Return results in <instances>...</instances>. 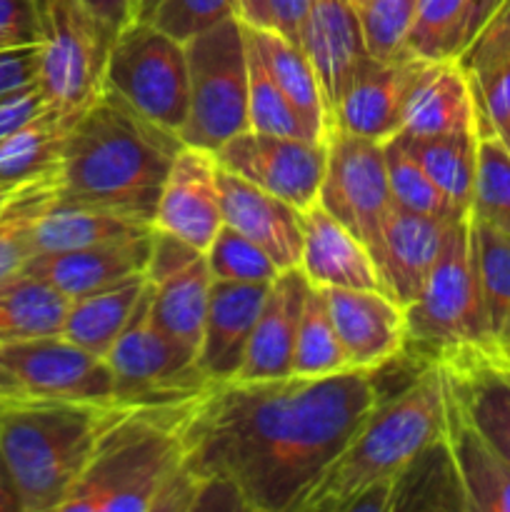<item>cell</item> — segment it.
I'll return each instance as SVG.
<instances>
[{"instance_id": "1", "label": "cell", "mask_w": 510, "mask_h": 512, "mask_svg": "<svg viewBox=\"0 0 510 512\" xmlns=\"http://www.w3.org/2000/svg\"><path fill=\"white\" fill-rule=\"evenodd\" d=\"M375 375L205 385L185 418V468L233 485L248 512H300L378 405Z\"/></svg>"}, {"instance_id": "2", "label": "cell", "mask_w": 510, "mask_h": 512, "mask_svg": "<svg viewBox=\"0 0 510 512\" xmlns=\"http://www.w3.org/2000/svg\"><path fill=\"white\" fill-rule=\"evenodd\" d=\"M178 133L145 118L115 90L70 125L60 158V200L115 210L153 225Z\"/></svg>"}, {"instance_id": "3", "label": "cell", "mask_w": 510, "mask_h": 512, "mask_svg": "<svg viewBox=\"0 0 510 512\" xmlns=\"http://www.w3.org/2000/svg\"><path fill=\"white\" fill-rule=\"evenodd\" d=\"M445 375L438 360H420L410 383L378 405L350 438L300 512H348L350 503L408 468L445 435Z\"/></svg>"}, {"instance_id": "4", "label": "cell", "mask_w": 510, "mask_h": 512, "mask_svg": "<svg viewBox=\"0 0 510 512\" xmlns=\"http://www.w3.org/2000/svg\"><path fill=\"white\" fill-rule=\"evenodd\" d=\"M190 400L118 405L60 512H153L160 490L185 465Z\"/></svg>"}, {"instance_id": "5", "label": "cell", "mask_w": 510, "mask_h": 512, "mask_svg": "<svg viewBox=\"0 0 510 512\" xmlns=\"http://www.w3.org/2000/svg\"><path fill=\"white\" fill-rule=\"evenodd\" d=\"M115 410L118 403L38 400L0 413V455L23 512H60Z\"/></svg>"}, {"instance_id": "6", "label": "cell", "mask_w": 510, "mask_h": 512, "mask_svg": "<svg viewBox=\"0 0 510 512\" xmlns=\"http://www.w3.org/2000/svg\"><path fill=\"white\" fill-rule=\"evenodd\" d=\"M408 345L418 360H433L458 348L490 345L488 318L475 270L470 213L453 220L443 250L425 278L418 298L405 305Z\"/></svg>"}, {"instance_id": "7", "label": "cell", "mask_w": 510, "mask_h": 512, "mask_svg": "<svg viewBox=\"0 0 510 512\" xmlns=\"http://www.w3.org/2000/svg\"><path fill=\"white\" fill-rule=\"evenodd\" d=\"M38 8V88L48 108L73 125L105 90L115 30L83 0H35Z\"/></svg>"}, {"instance_id": "8", "label": "cell", "mask_w": 510, "mask_h": 512, "mask_svg": "<svg viewBox=\"0 0 510 512\" xmlns=\"http://www.w3.org/2000/svg\"><path fill=\"white\" fill-rule=\"evenodd\" d=\"M188 55V120L185 145L218 153L228 140L250 130L248 45L240 18H228L185 43Z\"/></svg>"}, {"instance_id": "9", "label": "cell", "mask_w": 510, "mask_h": 512, "mask_svg": "<svg viewBox=\"0 0 510 512\" xmlns=\"http://www.w3.org/2000/svg\"><path fill=\"white\" fill-rule=\"evenodd\" d=\"M105 88L115 90L145 118L180 135L190 100L185 43L148 20H133L115 35Z\"/></svg>"}, {"instance_id": "10", "label": "cell", "mask_w": 510, "mask_h": 512, "mask_svg": "<svg viewBox=\"0 0 510 512\" xmlns=\"http://www.w3.org/2000/svg\"><path fill=\"white\" fill-rule=\"evenodd\" d=\"M105 360L113 370L118 405L173 403L210 385L198 358L170 340L155 320L150 283Z\"/></svg>"}, {"instance_id": "11", "label": "cell", "mask_w": 510, "mask_h": 512, "mask_svg": "<svg viewBox=\"0 0 510 512\" xmlns=\"http://www.w3.org/2000/svg\"><path fill=\"white\" fill-rule=\"evenodd\" d=\"M318 203L358 235L373 255L383 220L393 205L383 143L333 130Z\"/></svg>"}, {"instance_id": "12", "label": "cell", "mask_w": 510, "mask_h": 512, "mask_svg": "<svg viewBox=\"0 0 510 512\" xmlns=\"http://www.w3.org/2000/svg\"><path fill=\"white\" fill-rule=\"evenodd\" d=\"M0 363L38 400L85 405L115 403V378L108 360L63 335L0 345Z\"/></svg>"}, {"instance_id": "13", "label": "cell", "mask_w": 510, "mask_h": 512, "mask_svg": "<svg viewBox=\"0 0 510 512\" xmlns=\"http://www.w3.org/2000/svg\"><path fill=\"white\" fill-rule=\"evenodd\" d=\"M220 168L250 180L305 213L318 203L328 143L245 130L215 153Z\"/></svg>"}, {"instance_id": "14", "label": "cell", "mask_w": 510, "mask_h": 512, "mask_svg": "<svg viewBox=\"0 0 510 512\" xmlns=\"http://www.w3.org/2000/svg\"><path fill=\"white\" fill-rule=\"evenodd\" d=\"M153 228L175 235L203 253L210 248L223 228L220 163L213 150L195 145L178 150L160 190Z\"/></svg>"}, {"instance_id": "15", "label": "cell", "mask_w": 510, "mask_h": 512, "mask_svg": "<svg viewBox=\"0 0 510 512\" xmlns=\"http://www.w3.org/2000/svg\"><path fill=\"white\" fill-rule=\"evenodd\" d=\"M328 310L353 368L378 373L408 343L405 308L380 288H328Z\"/></svg>"}, {"instance_id": "16", "label": "cell", "mask_w": 510, "mask_h": 512, "mask_svg": "<svg viewBox=\"0 0 510 512\" xmlns=\"http://www.w3.org/2000/svg\"><path fill=\"white\" fill-rule=\"evenodd\" d=\"M423 63V58L410 53L395 60L370 58L335 105V130L375 143H385L398 135L410 88Z\"/></svg>"}, {"instance_id": "17", "label": "cell", "mask_w": 510, "mask_h": 512, "mask_svg": "<svg viewBox=\"0 0 510 512\" xmlns=\"http://www.w3.org/2000/svg\"><path fill=\"white\" fill-rule=\"evenodd\" d=\"M453 220L413 213L395 203L390 205L373 260L378 265L383 290L403 308L418 298L425 278L443 250Z\"/></svg>"}, {"instance_id": "18", "label": "cell", "mask_w": 510, "mask_h": 512, "mask_svg": "<svg viewBox=\"0 0 510 512\" xmlns=\"http://www.w3.org/2000/svg\"><path fill=\"white\" fill-rule=\"evenodd\" d=\"M450 395L463 405L475 428L510 463V368L495 360L490 345L440 353Z\"/></svg>"}, {"instance_id": "19", "label": "cell", "mask_w": 510, "mask_h": 512, "mask_svg": "<svg viewBox=\"0 0 510 512\" xmlns=\"http://www.w3.org/2000/svg\"><path fill=\"white\" fill-rule=\"evenodd\" d=\"M300 48L313 63L330 113L370 60L353 0H310Z\"/></svg>"}, {"instance_id": "20", "label": "cell", "mask_w": 510, "mask_h": 512, "mask_svg": "<svg viewBox=\"0 0 510 512\" xmlns=\"http://www.w3.org/2000/svg\"><path fill=\"white\" fill-rule=\"evenodd\" d=\"M223 223L243 233L273 258L280 270L298 268L303 253V213L278 195L220 168Z\"/></svg>"}, {"instance_id": "21", "label": "cell", "mask_w": 510, "mask_h": 512, "mask_svg": "<svg viewBox=\"0 0 510 512\" xmlns=\"http://www.w3.org/2000/svg\"><path fill=\"white\" fill-rule=\"evenodd\" d=\"M150 245L153 233L123 243L93 245L65 253H38L25 263L23 270L53 285L68 300H78L145 273Z\"/></svg>"}, {"instance_id": "22", "label": "cell", "mask_w": 510, "mask_h": 512, "mask_svg": "<svg viewBox=\"0 0 510 512\" xmlns=\"http://www.w3.org/2000/svg\"><path fill=\"white\" fill-rule=\"evenodd\" d=\"M308 285L300 268L283 270L268 285L235 380H280L293 375L295 338Z\"/></svg>"}, {"instance_id": "23", "label": "cell", "mask_w": 510, "mask_h": 512, "mask_svg": "<svg viewBox=\"0 0 510 512\" xmlns=\"http://www.w3.org/2000/svg\"><path fill=\"white\" fill-rule=\"evenodd\" d=\"M268 285L225 280H213L210 285L203 343L198 350V365L210 383H228L240 373Z\"/></svg>"}, {"instance_id": "24", "label": "cell", "mask_w": 510, "mask_h": 512, "mask_svg": "<svg viewBox=\"0 0 510 512\" xmlns=\"http://www.w3.org/2000/svg\"><path fill=\"white\" fill-rule=\"evenodd\" d=\"M300 270L318 288H380V273L368 245L335 220L320 203L303 213Z\"/></svg>"}, {"instance_id": "25", "label": "cell", "mask_w": 510, "mask_h": 512, "mask_svg": "<svg viewBox=\"0 0 510 512\" xmlns=\"http://www.w3.org/2000/svg\"><path fill=\"white\" fill-rule=\"evenodd\" d=\"M445 445L453 458L468 512H510V463L475 428L445 385Z\"/></svg>"}, {"instance_id": "26", "label": "cell", "mask_w": 510, "mask_h": 512, "mask_svg": "<svg viewBox=\"0 0 510 512\" xmlns=\"http://www.w3.org/2000/svg\"><path fill=\"white\" fill-rule=\"evenodd\" d=\"M478 130L470 75L458 58L425 60L405 103L403 128L408 138Z\"/></svg>"}, {"instance_id": "27", "label": "cell", "mask_w": 510, "mask_h": 512, "mask_svg": "<svg viewBox=\"0 0 510 512\" xmlns=\"http://www.w3.org/2000/svg\"><path fill=\"white\" fill-rule=\"evenodd\" d=\"M245 28L253 38L265 68L278 80L283 93L288 95L293 108L298 110L303 123L310 128L313 138L318 143H328L335 130L333 113H330L323 85H320L318 73H315L305 50L273 28H255L248 23H245Z\"/></svg>"}, {"instance_id": "28", "label": "cell", "mask_w": 510, "mask_h": 512, "mask_svg": "<svg viewBox=\"0 0 510 512\" xmlns=\"http://www.w3.org/2000/svg\"><path fill=\"white\" fill-rule=\"evenodd\" d=\"M153 225L115 210L95 208V205L55 200L35 228V255L65 253V250L93 248L105 243L143 238L153 233Z\"/></svg>"}, {"instance_id": "29", "label": "cell", "mask_w": 510, "mask_h": 512, "mask_svg": "<svg viewBox=\"0 0 510 512\" xmlns=\"http://www.w3.org/2000/svg\"><path fill=\"white\" fill-rule=\"evenodd\" d=\"M148 283L153 290V313L158 325L185 353L198 358L205 315H208L210 285H213L205 253L175 273Z\"/></svg>"}, {"instance_id": "30", "label": "cell", "mask_w": 510, "mask_h": 512, "mask_svg": "<svg viewBox=\"0 0 510 512\" xmlns=\"http://www.w3.org/2000/svg\"><path fill=\"white\" fill-rule=\"evenodd\" d=\"M145 288H148V278H145V273H140L135 278L125 280V283L113 285V288L70 300L60 335L73 340L80 348L105 358L115 340H118V335L128 325Z\"/></svg>"}, {"instance_id": "31", "label": "cell", "mask_w": 510, "mask_h": 512, "mask_svg": "<svg viewBox=\"0 0 510 512\" xmlns=\"http://www.w3.org/2000/svg\"><path fill=\"white\" fill-rule=\"evenodd\" d=\"M60 198V173H45L40 178L10 188L0 203V283L18 275L35 255V228L45 210Z\"/></svg>"}, {"instance_id": "32", "label": "cell", "mask_w": 510, "mask_h": 512, "mask_svg": "<svg viewBox=\"0 0 510 512\" xmlns=\"http://www.w3.org/2000/svg\"><path fill=\"white\" fill-rule=\"evenodd\" d=\"M68 303L53 285L20 270L0 283V345L60 335Z\"/></svg>"}, {"instance_id": "33", "label": "cell", "mask_w": 510, "mask_h": 512, "mask_svg": "<svg viewBox=\"0 0 510 512\" xmlns=\"http://www.w3.org/2000/svg\"><path fill=\"white\" fill-rule=\"evenodd\" d=\"M408 510H460L465 508V495L455 473L453 458L445 438L428 445L413 463L390 480L388 512Z\"/></svg>"}, {"instance_id": "34", "label": "cell", "mask_w": 510, "mask_h": 512, "mask_svg": "<svg viewBox=\"0 0 510 512\" xmlns=\"http://www.w3.org/2000/svg\"><path fill=\"white\" fill-rule=\"evenodd\" d=\"M403 140L413 158L423 165L428 178L448 195L450 203L460 210H470L475 165H478V130L428 135V138L403 135Z\"/></svg>"}, {"instance_id": "35", "label": "cell", "mask_w": 510, "mask_h": 512, "mask_svg": "<svg viewBox=\"0 0 510 512\" xmlns=\"http://www.w3.org/2000/svg\"><path fill=\"white\" fill-rule=\"evenodd\" d=\"M70 125L50 108L15 130L0 143V185L15 188L60 168Z\"/></svg>"}, {"instance_id": "36", "label": "cell", "mask_w": 510, "mask_h": 512, "mask_svg": "<svg viewBox=\"0 0 510 512\" xmlns=\"http://www.w3.org/2000/svg\"><path fill=\"white\" fill-rule=\"evenodd\" d=\"M345 370H353V365L335 330L325 290L318 285H308L298 323V338H295L293 375L323 378V375H338Z\"/></svg>"}, {"instance_id": "37", "label": "cell", "mask_w": 510, "mask_h": 512, "mask_svg": "<svg viewBox=\"0 0 510 512\" xmlns=\"http://www.w3.org/2000/svg\"><path fill=\"white\" fill-rule=\"evenodd\" d=\"M473 230L475 270H478L480 295L488 318L490 343L510 318V235L485 225L470 215Z\"/></svg>"}, {"instance_id": "38", "label": "cell", "mask_w": 510, "mask_h": 512, "mask_svg": "<svg viewBox=\"0 0 510 512\" xmlns=\"http://www.w3.org/2000/svg\"><path fill=\"white\" fill-rule=\"evenodd\" d=\"M245 25V23H243ZM245 45H248V120L250 130L270 135H288V138L315 140L308 125L293 108L288 95L270 75L245 28ZM318 143V140H315Z\"/></svg>"}, {"instance_id": "39", "label": "cell", "mask_w": 510, "mask_h": 512, "mask_svg": "<svg viewBox=\"0 0 510 512\" xmlns=\"http://www.w3.org/2000/svg\"><path fill=\"white\" fill-rule=\"evenodd\" d=\"M385 170H388V185L393 203L413 213L433 215V218H460L470 210L455 208L448 195L428 178L423 165L413 158L405 145L403 135H393L383 143Z\"/></svg>"}, {"instance_id": "40", "label": "cell", "mask_w": 510, "mask_h": 512, "mask_svg": "<svg viewBox=\"0 0 510 512\" xmlns=\"http://www.w3.org/2000/svg\"><path fill=\"white\" fill-rule=\"evenodd\" d=\"M470 0H418L408 53L423 60L460 58Z\"/></svg>"}, {"instance_id": "41", "label": "cell", "mask_w": 510, "mask_h": 512, "mask_svg": "<svg viewBox=\"0 0 510 512\" xmlns=\"http://www.w3.org/2000/svg\"><path fill=\"white\" fill-rule=\"evenodd\" d=\"M470 215L510 235V150L498 135H478Z\"/></svg>"}, {"instance_id": "42", "label": "cell", "mask_w": 510, "mask_h": 512, "mask_svg": "<svg viewBox=\"0 0 510 512\" xmlns=\"http://www.w3.org/2000/svg\"><path fill=\"white\" fill-rule=\"evenodd\" d=\"M205 260L213 280H225V283L268 285L283 273L260 245L225 223L205 250Z\"/></svg>"}, {"instance_id": "43", "label": "cell", "mask_w": 510, "mask_h": 512, "mask_svg": "<svg viewBox=\"0 0 510 512\" xmlns=\"http://www.w3.org/2000/svg\"><path fill=\"white\" fill-rule=\"evenodd\" d=\"M353 5L370 58L395 60L408 55L418 0H353Z\"/></svg>"}, {"instance_id": "44", "label": "cell", "mask_w": 510, "mask_h": 512, "mask_svg": "<svg viewBox=\"0 0 510 512\" xmlns=\"http://www.w3.org/2000/svg\"><path fill=\"white\" fill-rule=\"evenodd\" d=\"M228 18H240L238 0H160L148 23L170 38L188 43Z\"/></svg>"}, {"instance_id": "45", "label": "cell", "mask_w": 510, "mask_h": 512, "mask_svg": "<svg viewBox=\"0 0 510 512\" xmlns=\"http://www.w3.org/2000/svg\"><path fill=\"white\" fill-rule=\"evenodd\" d=\"M478 135H498L510 120V58L480 75H470Z\"/></svg>"}, {"instance_id": "46", "label": "cell", "mask_w": 510, "mask_h": 512, "mask_svg": "<svg viewBox=\"0 0 510 512\" xmlns=\"http://www.w3.org/2000/svg\"><path fill=\"white\" fill-rule=\"evenodd\" d=\"M510 58V0H505L493 18L480 28L470 40L468 48L460 53V65L468 75H480Z\"/></svg>"}, {"instance_id": "47", "label": "cell", "mask_w": 510, "mask_h": 512, "mask_svg": "<svg viewBox=\"0 0 510 512\" xmlns=\"http://www.w3.org/2000/svg\"><path fill=\"white\" fill-rule=\"evenodd\" d=\"M38 45L35 0H0V50Z\"/></svg>"}, {"instance_id": "48", "label": "cell", "mask_w": 510, "mask_h": 512, "mask_svg": "<svg viewBox=\"0 0 510 512\" xmlns=\"http://www.w3.org/2000/svg\"><path fill=\"white\" fill-rule=\"evenodd\" d=\"M38 85V45L0 50V98Z\"/></svg>"}, {"instance_id": "49", "label": "cell", "mask_w": 510, "mask_h": 512, "mask_svg": "<svg viewBox=\"0 0 510 512\" xmlns=\"http://www.w3.org/2000/svg\"><path fill=\"white\" fill-rule=\"evenodd\" d=\"M45 108H48V103H45L38 85L15 90V93L0 98V143L10 138L18 128H23L35 115L43 113Z\"/></svg>"}, {"instance_id": "50", "label": "cell", "mask_w": 510, "mask_h": 512, "mask_svg": "<svg viewBox=\"0 0 510 512\" xmlns=\"http://www.w3.org/2000/svg\"><path fill=\"white\" fill-rule=\"evenodd\" d=\"M310 0H268L270 28L300 45V30L308 18Z\"/></svg>"}, {"instance_id": "51", "label": "cell", "mask_w": 510, "mask_h": 512, "mask_svg": "<svg viewBox=\"0 0 510 512\" xmlns=\"http://www.w3.org/2000/svg\"><path fill=\"white\" fill-rule=\"evenodd\" d=\"M95 18L103 20L108 28L120 33L135 20V0H83Z\"/></svg>"}, {"instance_id": "52", "label": "cell", "mask_w": 510, "mask_h": 512, "mask_svg": "<svg viewBox=\"0 0 510 512\" xmlns=\"http://www.w3.org/2000/svg\"><path fill=\"white\" fill-rule=\"evenodd\" d=\"M38 403V398L25 390V385L0 363V413H8L13 408H23V405Z\"/></svg>"}, {"instance_id": "53", "label": "cell", "mask_w": 510, "mask_h": 512, "mask_svg": "<svg viewBox=\"0 0 510 512\" xmlns=\"http://www.w3.org/2000/svg\"><path fill=\"white\" fill-rule=\"evenodd\" d=\"M505 0H470V10H468V23H465V38H463V50L468 48L470 40L480 33L485 23L495 15V10L503 5Z\"/></svg>"}, {"instance_id": "54", "label": "cell", "mask_w": 510, "mask_h": 512, "mask_svg": "<svg viewBox=\"0 0 510 512\" xmlns=\"http://www.w3.org/2000/svg\"><path fill=\"white\" fill-rule=\"evenodd\" d=\"M0 512H23L18 490H15V483L10 478V470L5 465L3 455H0Z\"/></svg>"}, {"instance_id": "55", "label": "cell", "mask_w": 510, "mask_h": 512, "mask_svg": "<svg viewBox=\"0 0 510 512\" xmlns=\"http://www.w3.org/2000/svg\"><path fill=\"white\" fill-rule=\"evenodd\" d=\"M240 3V20L255 28H270L268 0H238Z\"/></svg>"}, {"instance_id": "56", "label": "cell", "mask_w": 510, "mask_h": 512, "mask_svg": "<svg viewBox=\"0 0 510 512\" xmlns=\"http://www.w3.org/2000/svg\"><path fill=\"white\" fill-rule=\"evenodd\" d=\"M490 353L495 355V360H500V363L510 368V318L505 320V325L498 330L493 343H490Z\"/></svg>"}, {"instance_id": "57", "label": "cell", "mask_w": 510, "mask_h": 512, "mask_svg": "<svg viewBox=\"0 0 510 512\" xmlns=\"http://www.w3.org/2000/svg\"><path fill=\"white\" fill-rule=\"evenodd\" d=\"M160 0H135V20H150Z\"/></svg>"}, {"instance_id": "58", "label": "cell", "mask_w": 510, "mask_h": 512, "mask_svg": "<svg viewBox=\"0 0 510 512\" xmlns=\"http://www.w3.org/2000/svg\"><path fill=\"white\" fill-rule=\"evenodd\" d=\"M498 138L503 140V145H505V148L510 150V120H508V123L503 125V130H500V133H498Z\"/></svg>"}, {"instance_id": "59", "label": "cell", "mask_w": 510, "mask_h": 512, "mask_svg": "<svg viewBox=\"0 0 510 512\" xmlns=\"http://www.w3.org/2000/svg\"><path fill=\"white\" fill-rule=\"evenodd\" d=\"M8 193H10V188H3V185H0V203H3L5 195H8Z\"/></svg>"}]
</instances>
